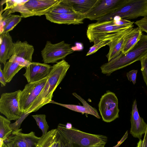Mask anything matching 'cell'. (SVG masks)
<instances>
[{"label":"cell","instance_id":"1","mask_svg":"<svg viewBox=\"0 0 147 147\" xmlns=\"http://www.w3.org/2000/svg\"><path fill=\"white\" fill-rule=\"evenodd\" d=\"M70 67V65L64 59L52 66L45 85L26 114L36 112L50 103L54 92L65 77Z\"/></svg>","mask_w":147,"mask_h":147},{"label":"cell","instance_id":"2","mask_svg":"<svg viewBox=\"0 0 147 147\" xmlns=\"http://www.w3.org/2000/svg\"><path fill=\"white\" fill-rule=\"evenodd\" d=\"M147 54V35L142 34L135 45L125 54L120 53L100 67L101 72L110 76L113 72L140 61Z\"/></svg>","mask_w":147,"mask_h":147},{"label":"cell","instance_id":"3","mask_svg":"<svg viewBox=\"0 0 147 147\" xmlns=\"http://www.w3.org/2000/svg\"><path fill=\"white\" fill-rule=\"evenodd\" d=\"M57 133L61 139L71 147H95L105 146L107 138L105 136L87 133L72 127L67 129L65 125H58Z\"/></svg>","mask_w":147,"mask_h":147},{"label":"cell","instance_id":"4","mask_svg":"<svg viewBox=\"0 0 147 147\" xmlns=\"http://www.w3.org/2000/svg\"><path fill=\"white\" fill-rule=\"evenodd\" d=\"M134 22L123 25L115 24L113 20L97 22L89 24L86 31L90 42L104 40H113L122 35L127 29L134 26Z\"/></svg>","mask_w":147,"mask_h":147},{"label":"cell","instance_id":"5","mask_svg":"<svg viewBox=\"0 0 147 147\" xmlns=\"http://www.w3.org/2000/svg\"><path fill=\"white\" fill-rule=\"evenodd\" d=\"M115 16L127 20L147 17V0H124L116 10L96 20L97 22L111 20Z\"/></svg>","mask_w":147,"mask_h":147},{"label":"cell","instance_id":"6","mask_svg":"<svg viewBox=\"0 0 147 147\" xmlns=\"http://www.w3.org/2000/svg\"><path fill=\"white\" fill-rule=\"evenodd\" d=\"M61 0H30L19 4L14 8L5 11L7 14L19 12L22 18L41 16L49 12Z\"/></svg>","mask_w":147,"mask_h":147},{"label":"cell","instance_id":"7","mask_svg":"<svg viewBox=\"0 0 147 147\" xmlns=\"http://www.w3.org/2000/svg\"><path fill=\"white\" fill-rule=\"evenodd\" d=\"M21 90L2 94L0 98V112L9 121L20 119L24 114L20 111L19 97Z\"/></svg>","mask_w":147,"mask_h":147},{"label":"cell","instance_id":"8","mask_svg":"<svg viewBox=\"0 0 147 147\" xmlns=\"http://www.w3.org/2000/svg\"><path fill=\"white\" fill-rule=\"evenodd\" d=\"M74 51L71 45L64 41L55 44L47 41L45 47L41 51V54L42 61L47 64L57 63Z\"/></svg>","mask_w":147,"mask_h":147},{"label":"cell","instance_id":"9","mask_svg":"<svg viewBox=\"0 0 147 147\" xmlns=\"http://www.w3.org/2000/svg\"><path fill=\"white\" fill-rule=\"evenodd\" d=\"M47 80V77L40 80L28 83L21 90L19 97L20 111L26 115L40 93Z\"/></svg>","mask_w":147,"mask_h":147},{"label":"cell","instance_id":"10","mask_svg":"<svg viewBox=\"0 0 147 147\" xmlns=\"http://www.w3.org/2000/svg\"><path fill=\"white\" fill-rule=\"evenodd\" d=\"M98 106L104 121L110 122L119 117L118 99L114 92L107 91L101 96Z\"/></svg>","mask_w":147,"mask_h":147},{"label":"cell","instance_id":"11","mask_svg":"<svg viewBox=\"0 0 147 147\" xmlns=\"http://www.w3.org/2000/svg\"><path fill=\"white\" fill-rule=\"evenodd\" d=\"M123 1L124 0H101L97 5L85 15V19L96 20L107 15L118 8Z\"/></svg>","mask_w":147,"mask_h":147},{"label":"cell","instance_id":"12","mask_svg":"<svg viewBox=\"0 0 147 147\" xmlns=\"http://www.w3.org/2000/svg\"><path fill=\"white\" fill-rule=\"evenodd\" d=\"M21 129L13 130L11 135L5 141L13 143L17 147H36L41 137L36 136L33 131L25 134L23 133Z\"/></svg>","mask_w":147,"mask_h":147},{"label":"cell","instance_id":"13","mask_svg":"<svg viewBox=\"0 0 147 147\" xmlns=\"http://www.w3.org/2000/svg\"><path fill=\"white\" fill-rule=\"evenodd\" d=\"M52 66L47 64L32 62L23 75L28 83L42 80L47 77L49 74Z\"/></svg>","mask_w":147,"mask_h":147},{"label":"cell","instance_id":"14","mask_svg":"<svg viewBox=\"0 0 147 147\" xmlns=\"http://www.w3.org/2000/svg\"><path fill=\"white\" fill-rule=\"evenodd\" d=\"M131 113L130 134L134 137L141 139L142 135L146 132L147 124L139 115L136 99L133 101Z\"/></svg>","mask_w":147,"mask_h":147},{"label":"cell","instance_id":"15","mask_svg":"<svg viewBox=\"0 0 147 147\" xmlns=\"http://www.w3.org/2000/svg\"><path fill=\"white\" fill-rule=\"evenodd\" d=\"M85 15L77 13L57 14L49 12L45 16L47 20L58 24H79L83 23Z\"/></svg>","mask_w":147,"mask_h":147},{"label":"cell","instance_id":"16","mask_svg":"<svg viewBox=\"0 0 147 147\" xmlns=\"http://www.w3.org/2000/svg\"><path fill=\"white\" fill-rule=\"evenodd\" d=\"M34 51L33 46L27 41L18 40L12 43L9 51V56L10 58L12 56L15 55L32 62Z\"/></svg>","mask_w":147,"mask_h":147},{"label":"cell","instance_id":"17","mask_svg":"<svg viewBox=\"0 0 147 147\" xmlns=\"http://www.w3.org/2000/svg\"><path fill=\"white\" fill-rule=\"evenodd\" d=\"M101 0H62L76 13L86 15L97 5Z\"/></svg>","mask_w":147,"mask_h":147},{"label":"cell","instance_id":"18","mask_svg":"<svg viewBox=\"0 0 147 147\" xmlns=\"http://www.w3.org/2000/svg\"><path fill=\"white\" fill-rule=\"evenodd\" d=\"M72 94L78 99L82 104L83 106L71 104H65L58 103L52 100L50 103H54L67 108L76 112L92 115L97 118L100 119V116L96 109L89 105L84 99L76 93Z\"/></svg>","mask_w":147,"mask_h":147},{"label":"cell","instance_id":"19","mask_svg":"<svg viewBox=\"0 0 147 147\" xmlns=\"http://www.w3.org/2000/svg\"><path fill=\"white\" fill-rule=\"evenodd\" d=\"M133 28L131 27L126 30L122 35L112 40L108 45L109 50L106 55L108 61L122 53L127 35Z\"/></svg>","mask_w":147,"mask_h":147},{"label":"cell","instance_id":"20","mask_svg":"<svg viewBox=\"0 0 147 147\" xmlns=\"http://www.w3.org/2000/svg\"><path fill=\"white\" fill-rule=\"evenodd\" d=\"M20 15L7 14L5 11L0 14V34L9 32L21 21Z\"/></svg>","mask_w":147,"mask_h":147},{"label":"cell","instance_id":"21","mask_svg":"<svg viewBox=\"0 0 147 147\" xmlns=\"http://www.w3.org/2000/svg\"><path fill=\"white\" fill-rule=\"evenodd\" d=\"M0 34V62L5 65L7 60L9 59V53L13 42L9 32Z\"/></svg>","mask_w":147,"mask_h":147},{"label":"cell","instance_id":"22","mask_svg":"<svg viewBox=\"0 0 147 147\" xmlns=\"http://www.w3.org/2000/svg\"><path fill=\"white\" fill-rule=\"evenodd\" d=\"M142 34L139 28H133L127 35L121 53L125 54L129 51L140 40Z\"/></svg>","mask_w":147,"mask_h":147},{"label":"cell","instance_id":"23","mask_svg":"<svg viewBox=\"0 0 147 147\" xmlns=\"http://www.w3.org/2000/svg\"><path fill=\"white\" fill-rule=\"evenodd\" d=\"M23 68L16 61L9 59L4 65L2 70L7 83H9L20 70Z\"/></svg>","mask_w":147,"mask_h":147},{"label":"cell","instance_id":"24","mask_svg":"<svg viewBox=\"0 0 147 147\" xmlns=\"http://www.w3.org/2000/svg\"><path fill=\"white\" fill-rule=\"evenodd\" d=\"M10 123L7 118L0 115V144L7 140L13 130Z\"/></svg>","mask_w":147,"mask_h":147},{"label":"cell","instance_id":"25","mask_svg":"<svg viewBox=\"0 0 147 147\" xmlns=\"http://www.w3.org/2000/svg\"><path fill=\"white\" fill-rule=\"evenodd\" d=\"M57 133V129H53L42 135L36 147H51L55 140Z\"/></svg>","mask_w":147,"mask_h":147},{"label":"cell","instance_id":"26","mask_svg":"<svg viewBox=\"0 0 147 147\" xmlns=\"http://www.w3.org/2000/svg\"><path fill=\"white\" fill-rule=\"evenodd\" d=\"M35 120L37 125L42 132V135H45L48 131L49 126L46 120L45 114H36L32 115Z\"/></svg>","mask_w":147,"mask_h":147},{"label":"cell","instance_id":"27","mask_svg":"<svg viewBox=\"0 0 147 147\" xmlns=\"http://www.w3.org/2000/svg\"><path fill=\"white\" fill-rule=\"evenodd\" d=\"M61 0L52 8L49 12L57 14L71 13L75 12L71 8L63 3Z\"/></svg>","mask_w":147,"mask_h":147},{"label":"cell","instance_id":"28","mask_svg":"<svg viewBox=\"0 0 147 147\" xmlns=\"http://www.w3.org/2000/svg\"><path fill=\"white\" fill-rule=\"evenodd\" d=\"M112 40H104L94 42V45L90 48L86 56L91 55L96 53L101 48L106 45H108Z\"/></svg>","mask_w":147,"mask_h":147},{"label":"cell","instance_id":"29","mask_svg":"<svg viewBox=\"0 0 147 147\" xmlns=\"http://www.w3.org/2000/svg\"><path fill=\"white\" fill-rule=\"evenodd\" d=\"M141 71L144 81L147 87V58L145 57L140 61Z\"/></svg>","mask_w":147,"mask_h":147},{"label":"cell","instance_id":"30","mask_svg":"<svg viewBox=\"0 0 147 147\" xmlns=\"http://www.w3.org/2000/svg\"><path fill=\"white\" fill-rule=\"evenodd\" d=\"M9 59L16 61L20 66L23 67H27L32 63V62H30L24 58L15 55L12 56L10 57Z\"/></svg>","mask_w":147,"mask_h":147},{"label":"cell","instance_id":"31","mask_svg":"<svg viewBox=\"0 0 147 147\" xmlns=\"http://www.w3.org/2000/svg\"><path fill=\"white\" fill-rule=\"evenodd\" d=\"M26 0L22 1H16L12 0H7L5 1V7L2 10L3 11L5 10L13 9L15 7L19 4L25 2Z\"/></svg>","mask_w":147,"mask_h":147},{"label":"cell","instance_id":"32","mask_svg":"<svg viewBox=\"0 0 147 147\" xmlns=\"http://www.w3.org/2000/svg\"><path fill=\"white\" fill-rule=\"evenodd\" d=\"M143 32L147 33V17H143L134 23Z\"/></svg>","mask_w":147,"mask_h":147},{"label":"cell","instance_id":"33","mask_svg":"<svg viewBox=\"0 0 147 147\" xmlns=\"http://www.w3.org/2000/svg\"><path fill=\"white\" fill-rule=\"evenodd\" d=\"M138 70H132L126 74V76L128 80L132 82L134 84L136 83V79Z\"/></svg>","mask_w":147,"mask_h":147},{"label":"cell","instance_id":"34","mask_svg":"<svg viewBox=\"0 0 147 147\" xmlns=\"http://www.w3.org/2000/svg\"><path fill=\"white\" fill-rule=\"evenodd\" d=\"M113 20L114 24L118 25H123L127 24L131 22L130 21L124 19H121L117 21Z\"/></svg>","mask_w":147,"mask_h":147},{"label":"cell","instance_id":"35","mask_svg":"<svg viewBox=\"0 0 147 147\" xmlns=\"http://www.w3.org/2000/svg\"><path fill=\"white\" fill-rule=\"evenodd\" d=\"M0 82L2 87L5 86L7 83L1 69V65L0 67Z\"/></svg>","mask_w":147,"mask_h":147},{"label":"cell","instance_id":"36","mask_svg":"<svg viewBox=\"0 0 147 147\" xmlns=\"http://www.w3.org/2000/svg\"><path fill=\"white\" fill-rule=\"evenodd\" d=\"M0 147H17L14 144L5 141L0 144Z\"/></svg>","mask_w":147,"mask_h":147},{"label":"cell","instance_id":"37","mask_svg":"<svg viewBox=\"0 0 147 147\" xmlns=\"http://www.w3.org/2000/svg\"><path fill=\"white\" fill-rule=\"evenodd\" d=\"M145 143L144 140L140 139L137 143V147H145Z\"/></svg>","mask_w":147,"mask_h":147},{"label":"cell","instance_id":"38","mask_svg":"<svg viewBox=\"0 0 147 147\" xmlns=\"http://www.w3.org/2000/svg\"><path fill=\"white\" fill-rule=\"evenodd\" d=\"M144 139V140L145 143V147H147V128L145 134Z\"/></svg>","mask_w":147,"mask_h":147},{"label":"cell","instance_id":"39","mask_svg":"<svg viewBox=\"0 0 147 147\" xmlns=\"http://www.w3.org/2000/svg\"><path fill=\"white\" fill-rule=\"evenodd\" d=\"M65 127L67 129H70L73 127L72 124L69 123H67L65 125Z\"/></svg>","mask_w":147,"mask_h":147},{"label":"cell","instance_id":"40","mask_svg":"<svg viewBox=\"0 0 147 147\" xmlns=\"http://www.w3.org/2000/svg\"><path fill=\"white\" fill-rule=\"evenodd\" d=\"M105 146H98L95 147H105Z\"/></svg>","mask_w":147,"mask_h":147},{"label":"cell","instance_id":"41","mask_svg":"<svg viewBox=\"0 0 147 147\" xmlns=\"http://www.w3.org/2000/svg\"><path fill=\"white\" fill-rule=\"evenodd\" d=\"M145 57H146L147 58V54H146V56H145Z\"/></svg>","mask_w":147,"mask_h":147}]
</instances>
